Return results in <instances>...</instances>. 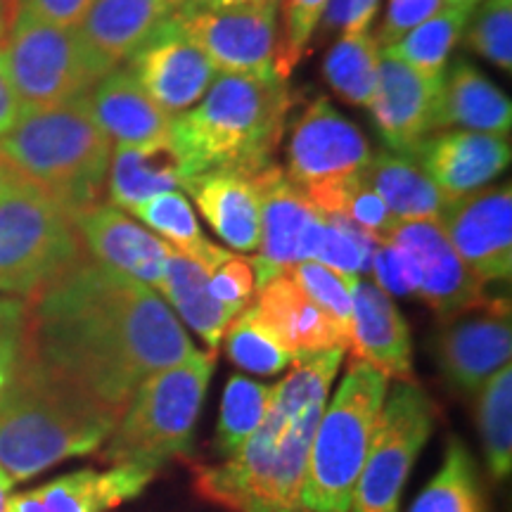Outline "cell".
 <instances>
[{"mask_svg": "<svg viewBox=\"0 0 512 512\" xmlns=\"http://www.w3.org/2000/svg\"><path fill=\"white\" fill-rule=\"evenodd\" d=\"M252 185L261 207V238L256 247L259 256L252 261L259 290L294 264L316 259L323 235V214L275 164L254 174Z\"/></svg>", "mask_w": 512, "mask_h": 512, "instance_id": "12", "label": "cell"}, {"mask_svg": "<svg viewBox=\"0 0 512 512\" xmlns=\"http://www.w3.org/2000/svg\"><path fill=\"white\" fill-rule=\"evenodd\" d=\"M159 290L176 306L185 323L209 344V349L216 351L235 313L214 299L209 290V273L171 247L164 283Z\"/></svg>", "mask_w": 512, "mask_h": 512, "instance_id": "29", "label": "cell"}, {"mask_svg": "<svg viewBox=\"0 0 512 512\" xmlns=\"http://www.w3.org/2000/svg\"><path fill=\"white\" fill-rule=\"evenodd\" d=\"M292 95L278 76L219 74L204 98L171 119L169 140L188 178L230 171L252 178L280 143Z\"/></svg>", "mask_w": 512, "mask_h": 512, "instance_id": "4", "label": "cell"}, {"mask_svg": "<svg viewBox=\"0 0 512 512\" xmlns=\"http://www.w3.org/2000/svg\"><path fill=\"white\" fill-rule=\"evenodd\" d=\"M512 124L510 100L467 62H458L444 76V86L434 114V131L463 128V131L508 136Z\"/></svg>", "mask_w": 512, "mask_h": 512, "instance_id": "27", "label": "cell"}, {"mask_svg": "<svg viewBox=\"0 0 512 512\" xmlns=\"http://www.w3.org/2000/svg\"><path fill=\"white\" fill-rule=\"evenodd\" d=\"M472 50L512 72V0H484L467 29Z\"/></svg>", "mask_w": 512, "mask_h": 512, "instance_id": "39", "label": "cell"}, {"mask_svg": "<svg viewBox=\"0 0 512 512\" xmlns=\"http://www.w3.org/2000/svg\"><path fill=\"white\" fill-rule=\"evenodd\" d=\"M377 3L380 0H330L320 22L328 29H339L342 36L361 34L373 24Z\"/></svg>", "mask_w": 512, "mask_h": 512, "instance_id": "48", "label": "cell"}, {"mask_svg": "<svg viewBox=\"0 0 512 512\" xmlns=\"http://www.w3.org/2000/svg\"><path fill=\"white\" fill-rule=\"evenodd\" d=\"M444 86V76L434 79L415 72L387 50L380 53L377 91L370 102L377 131L399 155H413L434 131V114Z\"/></svg>", "mask_w": 512, "mask_h": 512, "instance_id": "18", "label": "cell"}, {"mask_svg": "<svg viewBox=\"0 0 512 512\" xmlns=\"http://www.w3.org/2000/svg\"><path fill=\"white\" fill-rule=\"evenodd\" d=\"M479 430L491 475L503 479L512 467V368L503 366L479 389Z\"/></svg>", "mask_w": 512, "mask_h": 512, "instance_id": "34", "label": "cell"}, {"mask_svg": "<svg viewBox=\"0 0 512 512\" xmlns=\"http://www.w3.org/2000/svg\"><path fill=\"white\" fill-rule=\"evenodd\" d=\"M330 0H287L285 3V36L278 41L275 53V76L287 81V76L304 55L313 31L323 19Z\"/></svg>", "mask_w": 512, "mask_h": 512, "instance_id": "40", "label": "cell"}, {"mask_svg": "<svg viewBox=\"0 0 512 512\" xmlns=\"http://www.w3.org/2000/svg\"><path fill=\"white\" fill-rule=\"evenodd\" d=\"M5 15H29L55 27H79L93 0H3Z\"/></svg>", "mask_w": 512, "mask_h": 512, "instance_id": "47", "label": "cell"}, {"mask_svg": "<svg viewBox=\"0 0 512 512\" xmlns=\"http://www.w3.org/2000/svg\"><path fill=\"white\" fill-rule=\"evenodd\" d=\"M86 259L72 211L27 178L0 195V292L34 299Z\"/></svg>", "mask_w": 512, "mask_h": 512, "instance_id": "8", "label": "cell"}, {"mask_svg": "<svg viewBox=\"0 0 512 512\" xmlns=\"http://www.w3.org/2000/svg\"><path fill=\"white\" fill-rule=\"evenodd\" d=\"M477 316L448 320L437 339L441 368L460 392H479L498 370L510 363V306L491 299L479 306Z\"/></svg>", "mask_w": 512, "mask_h": 512, "instance_id": "17", "label": "cell"}, {"mask_svg": "<svg viewBox=\"0 0 512 512\" xmlns=\"http://www.w3.org/2000/svg\"><path fill=\"white\" fill-rule=\"evenodd\" d=\"M344 349L304 354L271 387L259 427L226 463L197 470L202 498L235 512H302L306 458Z\"/></svg>", "mask_w": 512, "mask_h": 512, "instance_id": "2", "label": "cell"}, {"mask_svg": "<svg viewBox=\"0 0 512 512\" xmlns=\"http://www.w3.org/2000/svg\"><path fill=\"white\" fill-rule=\"evenodd\" d=\"M377 67L380 46L368 31H361L339 38L325 57L323 72L339 98L370 107L377 91Z\"/></svg>", "mask_w": 512, "mask_h": 512, "instance_id": "32", "label": "cell"}, {"mask_svg": "<svg viewBox=\"0 0 512 512\" xmlns=\"http://www.w3.org/2000/svg\"><path fill=\"white\" fill-rule=\"evenodd\" d=\"M309 297L335 320L342 335L351 337V290L349 283L354 275H339L332 268L318 261H302L285 271Z\"/></svg>", "mask_w": 512, "mask_h": 512, "instance_id": "38", "label": "cell"}, {"mask_svg": "<svg viewBox=\"0 0 512 512\" xmlns=\"http://www.w3.org/2000/svg\"><path fill=\"white\" fill-rule=\"evenodd\" d=\"M323 214V211H320ZM380 247L373 235L339 214H323V235L316 252L318 264L339 275H358L370 271L375 249Z\"/></svg>", "mask_w": 512, "mask_h": 512, "instance_id": "37", "label": "cell"}, {"mask_svg": "<svg viewBox=\"0 0 512 512\" xmlns=\"http://www.w3.org/2000/svg\"><path fill=\"white\" fill-rule=\"evenodd\" d=\"M411 157L451 200L501 176L510 164V143L496 133L448 131L422 140Z\"/></svg>", "mask_w": 512, "mask_h": 512, "instance_id": "21", "label": "cell"}, {"mask_svg": "<svg viewBox=\"0 0 512 512\" xmlns=\"http://www.w3.org/2000/svg\"><path fill=\"white\" fill-rule=\"evenodd\" d=\"M181 185H185V171L169 136L150 143L117 145V150H112L107 192L117 209L133 211Z\"/></svg>", "mask_w": 512, "mask_h": 512, "instance_id": "26", "label": "cell"}, {"mask_svg": "<svg viewBox=\"0 0 512 512\" xmlns=\"http://www.w3.org/2000/svg\"><path fill=\"white\" fill-rule=\"evenodd\" d=\"M247 3V0H190L185 5H197V8H228V5Z\"/></svg>", "mask_w": 512, "mask_h": 512, "instance_id": "53", "label": "cell"}, {"mask_svg": "<svg viewBox=\"0 0 512 512\" xmlns=\"http://www.w3.org/2000/svg\"><path fill=\"white\" fill-rule=\"evenodd\" d=\"M5 512H48V510L41 501V494H38V491H29V494L10 496Z\"/></svg>", "mask_w": 512, "mask_h": 512, "instance_id": "50", "label": "cell"}, {"mask_svg": "<svg viewBox=\"0 0 512 512\" xmlns=\"http://www.w3.org/2000/svg\"><path fill=\"white\" fill-rule=\"evenodd\" d=\"M389 242L413 256L420 273L415 294L446 323L491 302L484 294V283L463 264L437 221H403Z\"/></svg>", "mask_w": 512, "mask_h": 512, "instance_id": "16", "label": "cell"}, {"mask_svg": "<svg viewBox=\"0 0 512 512\" xmlns=\"http://www.w3.org/2000/svg\"><path fill=\"white\" fill-rule=\"evenodd\" d=\"M219 238L240 252H254L261 238V207L252 178L214 171L183 185Z\"/></svg>", "mask_w": 512, "mask_h": 512, "instance_id": "25", "label": "cell"}, {"mask_svg": "<svg viewBox=\"0 0 512 512\" xmlns=\"http://www.w3.org/2000/svg\"><path fill=\"white\" fill-rule=\"evenodd\" d=\"M377 287L389 294H413L418 292L420 273L415 266L413 256L406 249L394 245V242H384L375 249L373 264Z\"/></svg>", "mask_w": 512, "mask_h": 512, "instance_id": "44", "label": "cell"}, {"mask_svg": "<svg viewBox=\"0 0 512 512\" xmlns=\"http://www.w3.org/2000/svg\"><path fill=\"white\" fill-rule=\"evenodd\" d=\"M0 157L72 214L102 202L112 140L91 112L88 93L19 114L0 136Z\"/></svg>", "mask_w": 512, "mask_h": 512, "instance_id": "5", "label": "cell"}, {"mask_svg": "<svg viewBox=\"0 0 512 512\" xmlns=\"http://www.w3.org/2000/svg\"><path fill=\"white\" fill-rule=\"evenodd\" d=\"M185 3H190V0H166V5H169V8L174 10V12H176L178 8H183Z\"/></svg>", "mask_w": 512, "mask_h": 512, "instance_id": "55", "label": "cell"}, {"mask_svg": "<svg viewBox=\"0 0 512 512\" xmlns=\"http://www.w3.org/2000/svg\"><path fill=\"white\" fill-rule=\"evenodd\" d=\"M91 112L117 145L150 143L169 136L171 119L150 100L128 69L114 67L88 91Z\"/></svg>", "mask_w": 512, "mask_h": 512, "instance_id": "24", "label": "cell"}, {"mask_svg": "<svg viewBox=\"0 0 512 512\" xmlns=\"http://www.w3.org/2000/svg\"><path fill=\"white\" fill-rule=\"evenodd\" d=\"M470 15L472 12L444 5L437 15H432L420 27L408 31L401 41L384 50L394 55L396 60L413 67L415 72L439 79V76H444L448 55L456 48L465 24L470 22Z\"/></svg>", "mask_w": 512, "mask_h": 512, "instance_id": "31", "label": "cell"}, {"mask_svg": "<svg viewBox=\"0 0 512 512\" xmlns=\"http://www.w3.org/2000/svg\"><path fill=\"white\" fill-rule=\"evenodd\" d=\"M411 512H484L477 465L458 439H451L444 465L413 503Z\"/></svg>", "mask_w": 512, "mask_h": 512, "instance_id": "33", "label": "cell"}, {"mask_svg": "<svg viewBox=\"0 0 512 512\" xmlns=\"http://www.w3.org/2000/svg\"><path fill=\"white\" fill-rule=\"evenodd\" d=\"M126 62L140 88L169 117L195 107L216 79L209 57L171 17L159 24Z\"/></svg>", "mask_w": 512, "mask_h": 512, "instance_id": "14", "label": "cell"}, {"mask_svg": "<svg viewBox=\"0 0 512 512\" xmlns=\"http://www.w3.org/2000/svg\"><path fill=\"white\" fill-rule=\"evenodd\" d=\"M72 216L83 249L93 256V261L150 287H162L169 242L147 233L114 204L98 202Z\"/></svg>", "mask_w": 512, "mask_h": 512, "instance_id": "19", "label": "cell"}, {"mask_svg": "<svg viewBox=\"0 0 512 512\" xmlns=\"http://www.w3.org/2000/svg\"><path fill=\"white\" fill-rule=\"evenodd\" d=\"M0 46L22 112L72 100L105 76L76 27H55L15 12L5 15Z\"/></svg>", "mask_w": 512, "mask_h": 512, "instance_id": "9", "label": "cell"}, {"mask_svg": "<svg viewBox=\"0 0 512 512\" xmlns=\"http://www.w3.org/2000/svg\"><path fill=\"white\" fill-rule=\"evenodd\" d=\"M19 114H22V105H19L15 88H12L8 67H5L3 46H0V136L8 133L12 126L17 124Z\"/></svg>", "mask_w": 512, "mask_h": 512, "instance_id": "49", "label": "cell"}, {"mask_svg": "<svg viewBox=\"0 0 512 512\" xmlns=\"http://www.w3.org/2000/svg\"><path fill=\"white\" fill-rule=\"evenodd\" d=\"M361 176L399 223L437 221L448 200L411 155L380 152L368 159Z\"/></svg>", "mask_w": 512, "mask_h": 512, "instance_id": "28", "label": "cell"}, {"mask_svg": "<svg viewBox=\"0 0 512 512\" xmlns=\"http://www.w3.org/2000/svg\"><path fill=\"white\" fill-rule=\"evenodd\" d=\"M278 3L280 0H247L228 8L183 5L171 19L202 48L216 72L268 79L275 76Z\"/></svg>", "mask_w": 512, "mask_h": 512, "instance_id": "11", "label": "cell"}, {"mask_svg": "<svg viewBox=\"0 0 512 512\" xmlns=\"http://www.w3.org/2000/svg\"><path fill=\"white\" fill-rule=\"evenodd\" d=\"M384 396L387 377L363 361L351 363L313 434L299 494L302 512H349Z\"/></svg>", "mask_w": 512, "mask_h": 512, "instance_id": "6", "label": "cell"}, {"mask_svg": "<svg viewBox=\"0 0 512 512\" xmlns=\"http://www.w3.org/2000/svg\"><path fill=\"white\" fill-rule=\"evenodd\" d=\"M437 408L415 382H401L382 403L351 512H399L408 472L430 439Z\"/></svg>", "mask_w": 512, "mask_h": 512, "instance_id": "10", "label": "cell"}, {"mask_svg": "<svg viewBox=\"0 0 512 512\" xmlns=\"http://www.w3.org/2000/svg\"><path fill=\"white\" fill-rule=\"evenodd\" d=\"M119 415L53 373L29 347L0 392V467L24 482L67 458L88 456Z\"/></svg>", "mask_w": 512, "mask_h": 512, "instance_id": "3", "label": "cell"}, {"mask_svg": "<svg viewBox=\"0 0 512 512\" xmlns=\"http://www.w3.org/2000/svg\"><path fill=\"white\" fill-rule=\"evenodd\" d=\"M214 366L216 351H195L176 366L147 377L112 430L102 460L159 470L166 460L188 456Z\"/></svg>", "mask_w": 512, "mask_h": 512, "instance_id": "7", "label": "cell"}, {"mask_svg": "<svg viewBox=\"0 0 512 512\" xmlns=\"http://www.w3.org/2000/svg\"><path fill=\"white\" fill-rule=\"evenodd\" d=\"M12 479L5 475V470L0 467V512H5V508H8V498H10V489H12Z\"/></svg>", "mask_w": 512, "mask_h": 512, "instance_id": "52", "label": "cell"}, {"mask_svg": "<svg viewBox=\"0 0 512 512\" xmlns=\"http://www.w3.org/2000/svg\"><path fill=\"white\" fill-rule=\"evenodd\" d=\"M140 221L147 223L152 230L164 235V242L178 249L190 261L200 264L209 275L228 259L230 252L216 247L202 235L200 223L195 219V211L178 192H162L131 211Z\"/></svg>", "mask_w": 512, "mask_h": 512, "instance_id": "30", "label": "cell"}, {"mask_svg": "<svg viewBox=\"0 0 512 512\" xmlns=\"http://www.w3.org/2000/svg\"><path fill=\"white\" fill-rule=\"evenodd\" d=\"M152 467L138 465V463H121L114 465L110 472H98V501L100 510L114 508V505L131 501V498L140 496L145 486L155 479Z\"/></svg>", "mask_w": 512, "mask_h": 512, "instance_id": "45", "label": "cell"}, {"mask_svg": "<svg viewBox=\"0 0 512 512\" xmlns=\"http://www.w3.org/2000/svg\"><path fill=\"white\" fill-rule=\"evenodd\" d=\"M19 178H22V176H19L10 164L5 162L3 157H0V195H3V192H8L12 185L19 181Z\"/></svg>", "mask_w": 512, "mask_h": 512, "instance_id": "51", "label": "cell"}, {"mask_svg": "<svg viewBox=\"0 0 512 512\" xmlns=\"http://www.w3.org/2000/svg\"><path fill=\"white\" fill-rule=\"evenodd\" d=\"M479 3H484V0H446V5H453V8H460V10H467V12L475 10Z\"/></svg>", "mask_w": 512, "mask_h": 512, "instance_id": "54", "label": "cell"}, {"mask_svg": "<svg viewBox=\"0 0 512 512\" xmlns=\"http://www.w3.org/2000/svg\"><path fill=\"white\" fill-rule=\"evenodd\" d=\"M27 304L31 351L119 418L147 377L197 351L150 285L93 259Z\"/></svg>", "mask_w": 512, "mask_h": 512, "instance_id": "1", "label": "cell"}, {"mask_svg": "<svg viewBox=\"0 0 512 512\" xmlns=\"http://www.w3.org/2000/svg\"><path fill=\"white\" fill-rule=\"evenodd\" d=\"M226 349L233 363L256 375H275L294 361L290 351L280 347L256 320L252 306H247L226 330Z\"/></svg>", "mask_w": 512, "mask_h": 512, "instance_id": "36", "label": "cell"}, {"mask_svg": "<svg viewBox=\"0 0 512 512\" xmlns=\"http://www.w3.org/2000/svg\"><path fill=\"white\" fill-rule=\"evenodd\" d=\"M271 387L252 382L247 377L233 375L226 384L221 406L219 430H216V446L221 456H233L240 451L266 413Z\"/></svg>", "mask_w": 512, "mask_h": 512, "instance_id": "35", "label": "cell"}, {"mask_svg": "<svg viewBox=\"0 0 512 512\" xmlns=\"http://www.w3.org/2000/svg\"><path fill=\"white\" fill-rule=\"evenodd\" d=\"M444 5L446 0H392L387 17H384L380 27V34L375 38L377 46H394L408 31H413L422 22H427L432 15H437Z\"/></svg>", "mask_w": 512, "mask_h": 512, "instance_id": "46", "label": "cell"}, {"mask_svg": "<svg viewBox=\"0 0 512 512\" xmlns=\"http://www.w3.org/2000/svg\"><path fill=\"white\" fill-rule=\"evenodd\" d=\"M171 15L174 10L166 0H93L76 31L107 74L136 53L140 43Z\"/></svg>", "mask_w": 512, "mask_h": 512, "instance_id": "23", "label": "cell"}, {"mask_svg": "<svg viewBox=\"0 0 512 512\" xmlns=\"http://www.w3.org/2000/svg\"><path fill=\"white\" fill-rule=\"evenodd\" d=\"M48 512H100L98 472L79 470L38 489Z\"/></svg>", "mask_w": 512, "mask_h": 512, "instance_id": "41", "label": "cell"}, {"mask_svg": "<svg viewBox=\"0 0 512 512\" xmlns=\"http://www.w3.org/2000/svg\"><path fill=\"white\" fill-rule=\"evenodd\" d=\"M29 339V304L0 297V392L10 382Z\"/></svg>", "mask_w": 512, "mask_h": 512, "instance_id": "42", "label": "cell"}, {"mask_svg": "<svg viewBox=\"0 0 512 512\" xmlns=\"http://www.w3.org/2000/svg\"><path fill=\"white\" fill-rule=\"evenodd\" d=\"M437 223L479 283L510 280L512 190L479 188L446 200Z\"/></svg>", "mask_w": 512, "mask_h": 512, "instance_id": "13", "label": "cell"}, {"mask_svg": "<svg viewBox=\"0 0 512 512\" xmlns=\"http://www.w3.org/2000/svg\"><path fill=\"white\" fill-rule=\"evenodd\" d=\"M256 287L254 268L249 259H238L230 254L223 264L209 275V290L214 294L216 302H221L235 316H240L252 302V294Z\"/></svg>", "mask_w": 512, "mask_h": 512, "instance_id": "43", "label": "cell"}, {"mask_svg": "<svg viewBox=\"0 0 512 512\" xmlns=\"http://www.w3.org/2000/svg\"><path fill=\"white\" fill-rule=\"evenodd\" d=\"M351 290V337L349 347L356 361L368 363L382 377H394L401 382H413V356L408 325L389 299L375 283L358 280L354 275Z\"/></svg>", "mask_w": 512, "mask_h": 512, "instance_id": "20", "label": "cell"}, {"mask_svg": "<svg viewBox=\"0 0 512 512\" xmlns=\"http://www.w3.org/2000/svg\"><path fill=\"white\" fill-rule=\"evenodd\" d=\"M252 311L261 328L294 358L349 347L335 320L287 273L275 275L259 287V299Z\"/></svg>", "mask_w": 512, "mask_h": 512, "instance_id": "22", "label": "cell"}, {"mask_svg": "<svg viewBox=\"0 0 512 512\" xmlns=\"http://www.w3.org/2000/svg\"><path fill=\"white\" fill-rule=\"evenodd\" d=\"M370 157L361 128L320 98L294 124L287 147V178L302 190H311L358 176Z\"/></svg>", "mask_w": 512, "mask_h": 512, "instance_id": "15", "label": "cell"}, {"mask_svg": "<svg viewBox=\"0 0 512 512\" xmlns=\"http://www.w3.org/2000/svg\"><path fill=\"white\" fill-rule=\"evenodd\" d=\"M3 31H5V3L0 0V38H3Z\"/></svg>", "mask_w": 512, "mask_h": 512, "instance_id": "56", "label": "cell"}]
</instances>
